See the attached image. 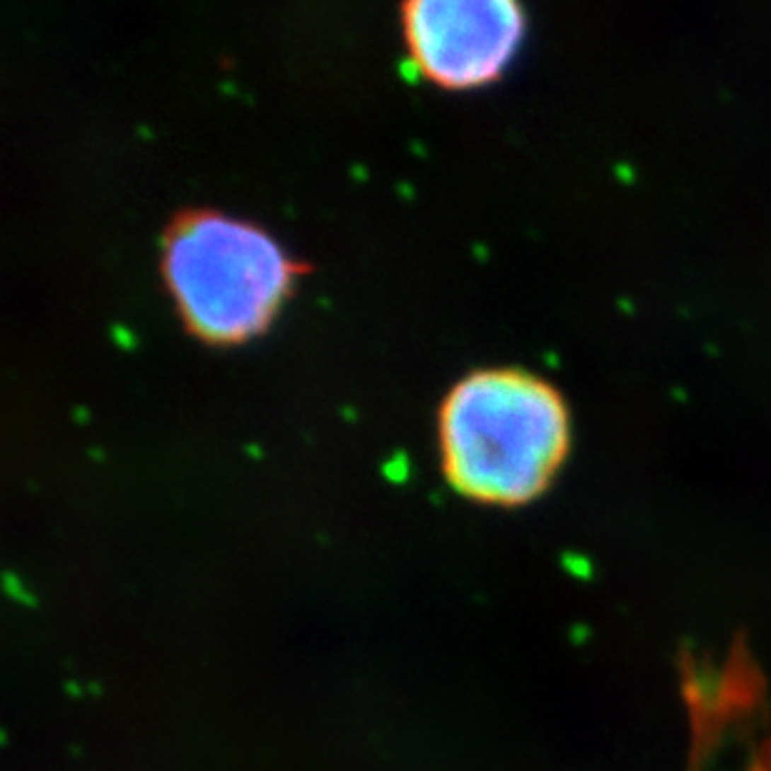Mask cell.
Segmentation results:
<instances>
[{
    "label": "cell",
    "instance_id": "6da1fadb",
    "mask_svg": "<svg viewBox=\"0 0 771 771\" xmlns=\"http://www.w3.org/2000/svg\"><path fill=\"white\" fill-rule=\"evenodd\" d=\"M439 460L460 494L517 507L537 499L572 447V415L552 382L522 367L460 377L437 415Z\"/></svg>",
    "mask_w": 771,
    "mask_h": 771
},
{
    "label": "cell",
    "instance_id": "7a4b0ae2",
    "mask_svg": "<svg viewBox=\"0 0 771 771\" xmlns=\"http://www.w3.org/2000/svg\"><path fill=\"white\" fill-rule=\"evenodd\" d=\"M305 265L260 225L217 210H182L160 235V275L180 323L207 344L260 335Z\"/></svg>",
    "mask_w": 771,
    "mask_h": 771
},
{
    "label": "cell",
    "instance_id": "3957f363",
    "mask_svg": "<svg viewBox=\"0 0 771 771\" xmlns=\"http://www.w3.org/2000/svg\"><path fill=\"white\" fill-rule=\"evenodd\" d=\"M400 13L410 60L442 88L499 78L527 30L514 0H410Z\"/></svg>",
    "mask_w": 771,
    "mask_h": 771
},
{
    "label": "cell",
    "instance_id": "277c9868",
    "mask_svg": "<svg viewBox=\"0 0 771 771\" xmlns=\"http://www.w3.org/2000/svg\"><path fill=\"white\" fill-rule=\"evenodd\" d=\"M749 771H771V734L769 739L761 741L759 751H756L754 761H751Z\"/></svg>",
    "mask_w": 771,
    "mask_h": 771
}]
</instances>
